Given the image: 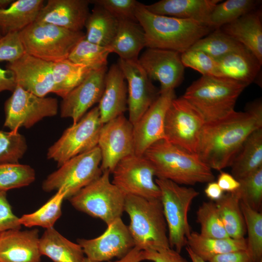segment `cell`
<instances>
[{
    "label": "cell",
    "mask_w": 262,
    "mask_h": 262,
    "mask_svg": "<svg viewBox=\"0 0 262 262\" xmlns=\"http://www.w3.org/2000/svg\"><path fill=\"white\" fill-rule=\"evenodd\" d=\"M118 20L102 7L94 5L86 20L85 38L95 44L108 47L116 33Z\"/></svg>",
    "instance_id": "cell-32"
},
{
    "label": "cell",
    "mask_w": 262,
    "mask_h": 262,
    "mask_svg": "<svg viewBox=\"0 0 262 262\" xmlns=\"http://www.w3.org/2000/svg\"><path fill=\"white\" fill-rule=\"evenodd\" d=\"M245 48L218 28L197 41L190 49L202 51L217 60Z\"/></svg>",
    "instance_id": "cell-37"
},
{
    "label": "cell",
    "mask_w": 262,
    "mask_h": 262,
    "mask_svg": "<svg viewBox=\"0 0 262 262\" xmlns=\"http://www.w3.org/2000/svg\"><path fill=\"white\" fill-rule=\"evenodd\" d=\"M66 193L60 189L35 212L23 215L19 222L27 227L39 226L46 229L53 227L62 214V205Z\"/></svg>",
    "instance_id": "cell-36"
},
{
    "label": "cell",
    "mask_w": 262,
    "mask_h": 262,
    "mask_svg": "<svg viewBox=\"0 0 262 262\" xmlns=\"http://www.w3.org/2000/svg\"><path fill=\"white\" fill-rule=\"evenodd\" d=\"M138 61L151 80L160 82L159 94L174 90L183 80L185 67L177 51L147 48Z\"/></svg>",
    "instance_id": "cell-17"
},
{
    "label": "cell",
    "mask_w": 262,
    "mask_h": 262,
    "mask_svg": "<svg viewBox=\"0 0 262 262\" xmlns=\"http://www.w3.org/2000/svg\"><path fill=\"white\" fill-rule=\"evenodd\" d=\"M260 262H262V261H261Z\"/></svg>",
    "instance_id": "cell-58"
},
{
    "label": "cell",
    "mask_w": 262,
    "mask_h": 262,
    "mask_svg": "<svg viewBox=\"0 0 262 262\" xmlns=\"http://www.w3.org/2000/svg\"><path fill=\"white\" fill-rule=\"evenodd\" d=\"M19 218L13 212L6 192L0 190V232L12 229H20Z\"/></svg>",
    "instance_id": "cell-47"
},
{
    "label": "cell",
    "mask_w": 262,
    "mask_h": 262,
    "mask_svg": "<svg viewBox=\"0 0 262 262\" xmlns=\"http://www.w3.org/2000/svg\"><path fill=\"white\" fill-rule=\"evenodd\" d=\"M83 262H95L91 261V260H89L88 258H84Z\"/></svg>",
    "instance_id": "cell-56"
},
{
    "label": "cell",
    "mask_w": 262,
    "mask_h": 262,
    "mask_svg": "<svg viewBox=\"0 0 262 262\" xmlns=\"http://www.w3.org/2000/svg\"><path fill=\"white\" fill-rule=\"evenodd\" d=\"M204 124L201 115L187 100L176 98L166 114L165 140L196 153Z\"/></svg>",
    "instance_id": "cell-12"
},
{
    "label": "cell",
    "mask_w": 262,
    "mask_h": 262,
    "mask_svg": "<svg viewBox=\"0 0 262 262\" xmlns=\"http://www.w3.org/2000/svg\"><path fill=\"white\" fill-rule=\"evenodd\" d=\"M206 196L212 200L216 201L224 195L223 191L217 182L213 181L208 182L204 190Z\"/></svg>",
    "instance_id": "cell-52"
},
{
    "label": "cell",
    "mask_w": 262,
    "mask_h": 262,
    "mask_svg": "<svg viewBox=\"0 0 262 262\" xmlns=\"http://www.w3.org/2000/svg\"><path fill=\"white\" fill-rule=\"evenodd\" d=\"M90 3L102 7L118 20L137 21L135 12L140 3L135 0H94Z\"/></svg>",
    "instance_id": "cell-45"
},
{
    "label": "cell",
    "mask_w": 262,
    "mask_h": 262,
    "mask_svg": "<svg viewBox=\"0 0 262 262\" xmlns=\"http://www.w3.org/2000/svg\"><path fill=\"white\" fill-rule=\"evenodd\" d=\"M246 232V251L252 262L262 261V213L240 201Z\"/></svg>",
    "instance_id": "cell-39"
},
{
    "label": "cell",
    "mask_w": 262,
    "mask_h": 262,
    "mask_svg": "<svg viewBox=\"0 0 262 262\" xmlns=\"http://www.w3.org/2000/svg\"><path fill=\"white\" fill-rule=\"evenodd\" d=\"M196 221L200 226L201 235L213 238H229L218 214L216 204L203 202L196 211Z\"/></svg>",
    "instance_id": "cell-41"
},
{
    "label": "cell",
    "mask_w": 262,
    "mask_h": 262,
    "mask_svg": "<svg viewBox=\"0 0 262 262\" xmlns=\"http://www.w3.org/2000/svg\"><path fill=\"white\" fill-rule=\"evenodd\" d=\"M90 3L88 0H49L40 9L35 21L72 31H82L90 13Z\"/></svg>",
    "instance_id": "cell-21"
},
{
    "label": "cell",
    "mask_w": 262,
    "mask_h": 262,
    "mask_svg": "<svg viewBox=\"0 0 262 262\" xmlns=\"http://www.w3.org/2000/svg\"><path fill=\"white\" fill-rule=\"evenodd\" d=\"M110 173L109 171H103L98 178L68 199L75 209L100 219L107 225L121 217L126 197L111 182Z\"/></svg>",
    "instance_id": "cell-8"
},
{
    "label": "cell",
    "mask_w": 262,
    "mask_h": 262,
    "mask_svg": "<svg viewBox=\"0 0 262 262\" xmlns=\"http://www.w3.org/2000/svg\"><path fill=\"white\" fill-rule=\"evenodd\" d=\"M262 128V102L249 103L245 111H234L220 120L205 123L196 154L210 168L216 170L229 164L247 137Z\"/></svg>",
    "instance_id": "cell-1"
},
{
    "label": "cell",
    "mask_w": 262,
    "mask_h": 262,
    "mask_svg": "<svg viewBox=\"0 0 262 262\" xmlns=\"http://www.w3.org/2000/svg\"><path fill=\"white\" fill-rule=\"evenodd\" d=\"M35 179L34 170L30 165L18 163L0 164V190L27 186Z\"/></svg>",
    "instance_id": "cell-40"
},
{
    "label": "cell",
    "mask_w": 262,
    "mask_h": 262,
    "mask_svg": "<svg viewBox=\"0 0 262 262\" xmlns=\"http://www.w3.org/2000/svg\"><path fill=\"white\" fill-rule=\"evenodd\" d=\"M135 16L144 31L146 47L171 50L180 54L214 30L193 19L153 14L140 2Z\"/></svg>",
    "instance_id": "cell-2"
},
{
    "label": "cell",
    "mask_w": 262,
    "mask_h": 262,
    "mask_svg": "<svg viewBox=\"0 0 262 262\" xmlns=\"http://www.w3.org/2000/svg\"><path fill=\"white\" fill-rule=\"evenodd\" d=\"M25 53L19 32L9 33L0 38V62H14Z\"/></svg>",
    "instance_id": "cell-46"
},
{
    "label": "cell",
    "mask_w": 262,
    "mask_h": 262,
    "mask_svg": "<svg viewBox=\"0 0 262 262\" xmlns=\"http://www.w3.org/2000/svg\"><path fill=\"white\" fill-rule=\"evenodd\" d=\"M2 35L0 33V38H1L2 37Z\"/></svg>",
    "instance_id": "cell-57"
},
{
    "label": "cell",
    "mask_w": 262,
    "mask_h": 262,
    "mask_svg": "<svg viewBox=\"0 0 262 262\" xmlns=\"http://www.w3.org/2000/svg\"><path fill=\"white\" fill-rule=\"evenodd\" d=\"M93 70L85 66L74 63L68 59L53 62V93L63 98L80 84Z\"/></svg>",
    "instance_id": "cell-33"
},
{
    "label": "cell",
    "mask_w": 262,
    "mask_h": 262,
    "mask_svg": "<svg viewBox=\"0 0 262 262\" xmlns=\"http://www.w3.org/2000/svg\"><path fill=\"white\" fill-rule=\"evenodd\" d=\"M238 181L240 186L234 192L240 201L260 212L262 204V167Z\"/></svg>",
    "instance_id": "cell-43"
},
{
    "label": "cell",
    "mask_w": 262,
    "mask_h": 262,
    "mask_svg": "<svg viewBox=\"0 0 262 262\" xmlns=\"http://www.w3.org/2000/svg\"><path fill=\"white\" fill-rule=\"evenodd\" d=\"M216 60V77L234 80L248 85L256 79L262 65L246 48Z\"/></svg>",
    "instance_id": "cell-26"
},
{
    "label": "cell",
    "mask_w": 262,
    "mask_h": 262,
    "mask_svg": "<svg viewBox=\"0 0 262 262\" xmlns=\"http://www.w3.org/2000/svg\"><path fill=\"white\" fill-rule=\"evenodd\" d=\"M4 127L10 131L30 128L44 118L52 117L58 112L56 98L40 97L18 85L4 103Z\"/></svg>",
    "instance_id": "cell-11"
},
{
    "label": "cell",
    "mask_w": 262,
    "mask_h": 262,
    "mask_svg": "<svg viewBox=\"0 0 262 262\" xmlns=\"http://www.w3.org/2000/svg\"><path fill=\"white\" fill-rule=\"evenodd\" d=\"M101 162V152L97 146L59 166L44 180L42 189L47 192L61 189L66 193L65 199H69L102 175Z\"/></svg>",
    "instance_id": "cell-9"
},
{
    "label": "cell",
    "mask_w": 262,
    "mask_h": 262,
    "mask_svg": "<svg viewBox=\"0 0 262 262\" xmlns=\"http://www.w3.org/2000/svg\"><path fill=\"white\" fill-rule=\"evenodd\" d=\"M261 0H227L218 3L209 18L208 26L215 30L256 9Z\"/></svg>",
    "instance_id": "cell-35"
},
{
    "label": "cell",
    "mask_w": 262,
    "mask_h": 262,
    "mask_svg": "<svg viewBox=\"0 0 262 262\" xmlns=\"http://www.w3.org/2000/svg\"><path fill=\"white\" fill-rule=\"evenodd\" d=\"M16 85L14 73L10 69L0 67V93L4 91L13 92Z\"/></svg>",
    "instance_id": "cell-51"
},
{
    "label": "cell",
    "mask_w": 262,
    "mask_h": 262,
    "mask_svg": "<svg viewBox=\"0 0 262 262\" xmlns=\"http://www.w3.org/2000/svg\"><path fill=\"white\" fill-rule=\"evenodd\" d=\"M216 182L223 192L227 193L234 192L240 186L239 181L232 175L225 172H220Z\"/></svg>",
    "instance_id": "cell-50"
},
{
    "label": "cell",
    "mask_w": 262,
    "mask_h": 262,
    "mask_svg": "<svg viewBox=\"0 0 262 262\" xmlns=\"http://www.w3.org/2000/svg\"><path fill=\"white\" fill-rule=\"evenodd\" d=\"M142 253L144 260L153 262H188L180 253L170 247L158 250H142Z\"/></svg>",
    "instance_id": "cell-48"
},
{
    "label": "cell",
    "mask_w": 262,
    "mask_h": 262,
    "mask_svg": "<svg viewBox=\"0 0 262 262\" xmlns=\"http://www.w3.org/2000/svg\"><path fill=\"white\" fill-rule=\"evenodd\" d=\"M19 34L26 53L52 63L67 59L75 45L85 36L82 31L36 21Z\"/></svg>",
    "instance_id": "cell-6"
},
{
    "label": "cell",
    "mask_w": 262,
    "mask_h": 262,
    "mask_svg": "<svg viewBox=\"0 0 262 262\" xmlns=\"http://www.w3.org/2000/svg\"><path fill=\"white\" fill-rule=\"evenodd\" d=\"M221 1V0H162L151 4H144V6L147 11L156 15L191 19L208 26L210 14L215 6Z\"/></svg>",
    "instance_id": "cell-24"
},
{
    "label": "cell",
    "mask_w": 262,
    "mask_h": 262,
    "mask_svg": "<svg viewBox=\"0 0 262 262\" xmlns=\"http://www.w3.org/2000/svg\"><path fill=\"white\" fill-rule=\"evenodd\" d=\"M103 125L99 109L95 107L72 124L48 149L47 158L59 167L70 159L98 146Z\"/></svg>",
    "instance_id": "cell-10"
},
{
    "label": "cell",
    "mask_w": 262,
    "mask_h": 262,
    "mask_svg": "<svg viewBox=\"0 0 262 262\" xmlns=\"http://www.w3.org/2000/svg\"><path fill=\"white\" fill-rule=\"evenodd\" d=\"M107 66L92 71L78 86L62 99L60 116L77 123L102 95Z\"/></svg>",
    "instance_id": "cell-19"
},
{
    "label": "cell",
    "mask_w": 262,
    "mask_h": 262,
    "mask_svg": "<svg viewBox=\"0 0 262 262\" xmlns=\"http://www.w3.org/2000/svg\"><path fill=\"white\" fill-rule=\"evenodd\" d=\"M110 53L108 47L91 43L85 36L75 45L67 59L74 63L96 70L107 66Z\"/></svg>",
    "instance_id": "cell-38"
},
{
    "label": "cell",
    "mask_w": 262,
    "mask_h": 262,
    "mask_svg": "<svg viewBox=\"0 0 262 262\" xmlns=\"http://www.w3.org/2000/svg\"><path fill=\"white\" fill-rule=\"evenodd\" d=\"M133 125L120 115L103 124L98 146L101 155V170L112 173L117 163L134 154Z\"/></svg>",
    "instance_id": "cell-14"
},
{
    "label": "cell",
    "mask_w": 262,
    "mask_h": 262,
    "mask_svg": "<svg viewBox=\"0 0 262 262\" xmlns=\"http://www.w3.org/2000/svg\"><path fill=\"white\" fill-rule=\"evenodd\" d=\"M143 156L153 165L157 178L186 185L208 183L214 180L212 169L202 162L196 153L165 139L151 145Z\"/></svg>",
    "instance_id": "cell-3"
},
{
    "label": "cell",
    "mask_w": 262,
    "mask_h": 262,
    "mask_svg": "<svg viewBox=\"0 0 262 262\" xmlns=\"http://www.w3.org/2000/svg\"><path fill=\"white\" fill-rule=\"evenodd\" d=\"M155 181L161 193L170 247L180 253L191 232L188 213L199 192L193 187L180 186L170 180L156 178Z\"/></svg>",
    "instance_id": "cell-7"
},
{
    "label": "cell",
    "mask_w": 262,
    "mask_h": 262,
    "mask_svg": "<svg viewBox=\"0 0 262 262\" xmlns=\"http://www.w3.org/2000/svg\"><path fill=\"white\" fill-rule=\"evenodd\" d=\"M14 0H0V9L7 8Z\"/></svg>",
    "instance_id": "cell-55"
},
{
    "label": "cell",
    "mask_w": 262,
    "mask_h": 262,
    "mask_svg": "<svg viewBox=\"0 0 262 262\" xmlns=\"http://www.w3.org/2000/svg\"><path fill=\"white\" fill-rule=\"evenodd\" d=\"M229 166L231 175L238 180L262 167V128L247 137Z\"/></svg>",
    "instance_id": "cell-29"
},
{
    "label": "cell",
    "mask_w": 262,
    "mask_h": 262,
    "mask_svg": "<svg viewBox=\"0 0 262 262\" xmlns=\"http://www.w3.org/2000/svg\"><path fill=\"white\" fill-rule=\"evenodd\" d=\"M38 232L37 229L0 232V262H40Z\"/></svg>",
    "instance_id": "cell-22"
},
{
    "label": "cell",
    "mask_w": 262,
    "mask_h": 262,
    "mask_svg": "<svg viewBox=\"0 0 262 262\" xmlns=\"http://www.w3.org/2000/svg\"><path fill=\"white\" fill-rule=\"evenodd\" d=\"M175 98V90L159 94L150 106L133 125L135 154L142 156L153 144L165 139V115Z\"/></svg>",
    "instance_id": "cell-18"
},
{
    "label": "cell",
    "mask_w": 262,
    "mask_h": 262,
    "mask_svg": "<svg viewBox=\"0 0 262 262\" xmlns=\"http://www.w3.org/2000/svg\"><path fill=\"white\" fill-rule=\"evenodd\" d=\"M248 85L234 80L202 76L182 96L201 115L205 123L226 117L234 110L237 99Z\"/></svg>",
    "instance_id": "cell-4"
},
{
    "label": "cell",
    "mask_w": 262,
    "mask_h": 262,
    "mask_svg": "<svg viewBox=\"0 0 262 262\" xmlns=\"http://www.w3.org/2000/svg\"><path fill=\"white\" fill-rule=\"evenodd\" d=\"M186 250L192 262H207L195 254L188 246L186 247Z\"/></svg>",
    "instance_id": "cell-54"
},
{
    "label": "cell",
    "mask_w": 262,
    "mask_h": 262,
    "mask_svg": "<svg viewBox=\"0 0 262 262\" xmlns=\"http://www.w3.org/2000/svg\"><path fill=\"white\" fill-rule=\"evenodd\" d=\"M187 246L199 257L208 262L214 256L230 252L246 250L245 238H213L204 237L196 232H191L187 238Z\"/></svg>",
    "instance_id": "cell-31"
},
{
    "label": "cell",
    "mask_w": 262,
    "mask_h": 262,
    "mask_svg": "<svg viewBox=\"0 0 262 262\" xmlns=\"http://www.w3.org/2000/svg\"><path fill=\"white\" fill-rule=\"evenodd\" d=\"M118 21L116 33L108 47L110 52L117 54L121 59L137 60L140 51L146 47L144 31L137 21Z\"/></svg>",
    "instance_id": "cell-27"
},
{
    "label": "cell",
    "mask_w": 262,
    "mask_h": 262,
    "mask_svg": "<svg viewBox=\"0 0 262 262\" xmlns=\"http://www.w3.org/2000/svg\"><path fill=\"white\" fill-rule=\"evenodd\" d=\"M125 78L117 64L108 69L102 95L98 106L102 124L124 115L128 110L127 86Z\"/></svg>",
    "instance_id": "cell-23"
},
{
    "label": "cell",
    "mask_w": 262,
    "mask_h": 262,
    "mask_svg": "<svg viewBox=\"0 0 262 262\" xmlns=\"http://www.w3.org/2000/svg\"><path fill=\"white\" fill-rule=\"evenodd\" d=\"M112 173V182L126 196L161 198L160 189L154 179V168L143 155L133 154L124 158Z\"/></svg>",
    "instance_id": "cell-13"
},
{
    "label": "cell",
    "mask_w": 262,
    "mask_h": 262,
    "mask_svg": "<svg viewBox=\"0 0 262 262\" xmlns=\"http://www.w3.org/2000/svg\"><path fill=\"white\" fill-rule=\"evenodd\" d=\"M52 63L25 52L18 59L8 63L6 67L14 73L17 85L37 96L45 97L54 91Z\"/></svg>",
    "instance_id": "cell-20"
},
{
    "label": "cell",
    "mask_w": 262,
    "mask_h": 262,
    "mask_svg": "<svg viewBox=\"0 0 262 262\" xmlns=\"http://www.w3.org/2000/svg\"><path fill=\"white\" fill-rule=\"evenodd\" d=\"M180 59L184 67L191 68L202 76H217L216 60L202 51L189 49L180 54Z\"/></svg>",
    "instance_id": "cell-44"
},
{
    "label": "cell",
    "mask_w": 262,
    "mask_h": 262,
    "mask_svg": "<svg viewBox=\"0 0 262 262\" xmlns=\"http://www.w3.org/2000/svg\"><path fill=\"white\" fill-rule=\"evenodd\" d=\"M27 147L25 137L18 131L0 130V164L19 163Z\"/></svg>",
    "instance_id": "cell-42"
},
{
    "label": "cell",
    "mask_w": 262,
    "mask_h": 262,
    "mask_svg": "<svg viewBox=\"0 0 262 262\" xmlns=\"http://www.w3.org/2000/svg\"><path fill=\"white\" fill-rule=\"evenodd\" d=\"M224 227L230 238H244L246 228L241 209L240 200L236 194L228 192L215 202Z\"/></svg>",
    "instance_id": "cell-34"
},
{
    "label": "cell",
    "mask_w": 262,
    "mask_h": 262,
    "mask_svg": "<svg viewBox=\"0 0 262 262\" xmlns=\"http://www.w3.org/2000/svg\"><path fill=\"white\" fill-rule=\"evenodd\" d=\"M44 5L43 0H17L0 9V33L21 31L35 21Z\"/></svg>",
    "instance_id": "cell-28"
},
{
    "label": "cell",
    "mask_w": 262,
    "mask_h": 262,
    "mask_svg": "<svg viewBox=\"0 0 262 262\" xmlns=\"http://www.w3.org/2000/svg\"><path fill=\"white\" fill-rule=\"evenodd\" d=\"M39 249L42 255L54 262H83L85 258L80 245L67 239L53 227L46 229L40 238Z\"/></svg>",
    "instance_id": "cell-30"
},
{
    "label": "cell",
    "mask_w": 262,
    "mask_h": 262,
    "mask_svg": "<svg viewBox=\"0 0 262 262\" xmlns=\"http://www.w3.org/2000/svg\"><path fill=\"white\" fill-rule=\"evenodd\" d=\"M124 211L135 247L141 250L170 248L167 226L161 198L127 195Z\"/></svg>",
    "instance_id": "cell-5"
},
{
    "label": "cell",
    "mask_w": 262,
    "mask_h": 262,
    "mask_svg": "<svg viewBox=\"0 0 262 262\" xmlns=\"http://www.w3.org/2000/svg\"><path fill=\"white\" fill-rule=\"evenodd\" d=\"M143 260L142 250L134 247L127 254L119 260L108 262H140Z\"/></svg>",
    "instance_id": "cell-53"
},
{
    "label": "cell",
    "mask_w": 262,
    "mask_h": 262,
    "mask_svg": "<svg viewBox=\"0 0 262 262\" xmlns=\"http://www.w3.org/2000/svg\"><path fill=\"white\" fill-rule=\"evenodd\" d=\"M78 244L87 258L93 262L109 261L121 259L135 247L128 226L118 218L107 225L105 231L91 239H80Z\"/></svg>",
    "instance_id": "cell-15"
},
{
    "label": "cell",
    "mask_w": 262,
    "mask_h": 262,
    "mask_svg": "<svg viewBox=\"0 0 262 262\" xmlns=\"http://www.w3.org/2000/svg\"><path fill=\"white\" fill-rule=\"evenodd\" d=\"M262 14L256 9L219 29L243 45L262 63Z\"/></svg>",
    "instance_id": "cell-25"
},
{
    "label": "cell",
    "mask_w": 262,
    "mask_h": 262,
    "mask_svg": "<svg viewBox=\"0 0 262 262\" xmlns=\"http://www.w3.org/2000/svg\"><path fill=\"white\" fill-rule=\"evenodd\" d=\"M208 262H252V261L246 250H240L216 255Z\"/></svg>",
    "instance_id": "cell-49"
},
{
    "label": "cell",
    "mask_w": 262,
    "mask_h": 262,
    "mask_svg": "<svg viewBox=\"0 0 262 262\" xmlns=\"http://www.w3.org/2000/svg\"><path fill=\"white\" fill-rule=\"evenodd\" d=\"M117 64L128 82V119L133 125L157 98L159 92L138 60L119 59Z\"/></svg>",
    "instance_id": "cell-16"
}]
</instances>
